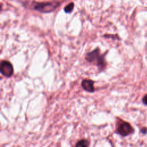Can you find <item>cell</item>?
Returning a JSON list of instances; mask_svg holds the SVG:
<instances>
[{
	"label": "cell",
	"mask_w": 147,
	"mask_h": 147,
	"mask_svg": "<svg viewBox=\"0 0 147 147\" xmlns=\"http://www.w3.org/2000/svg\"><path fill=\"white\" fill-rule=\"evenodd\" d=\"M105 55H100V50L98 48L87 53L86 55V60L90 63H96L99 69L103 70L106 66V62L105 59Z\"/></svg>",
	"instance_id": "6da1fadb"
},
{
	"label": "cell",
	"mask_w": 147,
	"mask_h": 147,
	"mask_svg": "<svg viewBox=\"0 0 147 147\" xmlns=\"http://www.w3.org/2000/svg\"><path fill=\"white\" fill-rule=\"evenodd\" d=\"M134 130L131 126L127 122L121 123L117 128V133L122 136H127L133 132Z\"/></svg>",
	"instance_id": "277c9868"
},
{
	"label": "cell",
	"mask_w": 147,
	"mask_h": 147,
	"mask_svg": "<svg viewBox=\"0 0 147 147\" xmlns=\"http://www.w3.org/2000/svg\"><path fill=\"white\" fill-rule=\"evenodd\" d=\"M89 145H90V143L88 141L85 139H83L79 141L76 143L75 147H89Z\"/></svg>",
	"instance_id": "8992f818"
},
{
	"label": "cell",
	"mask_w": 147,
	"mask_h": 147,
	"mask_svg": "<svg viewBox=\"0 0 147 147\" xmlns=\"http://www.w3.org/2000/svg\"><path fill=\"white\" fill-rule=\"evenodd\" d=\"M142 101H143V103L145 105H147V95H145L142 99Z\"/></svg>",
	"instance_id": "ba28073f"
},
{
	"label": "cell",
	"mask_w": 147,
	"mask_h": 147,
	"mask_svg": "<svg viewBox=\"0 0 147 147\" xmlns=\"http://www.w3.org/2000/svg\"><path fill=\"white\" fill-rule=\"evenodd\" d=\"M74 8V3L72 2H71L68 4H67L64 7V10L66 13H70L72 11Z\"/></svg>",
	"instance_id": "52a82bcc"
},
{
	"label": "cell",
	"mask_w": 147,
	"mask_h": 147,
	"mask_svg": "<svg viewBox=\"0 0 147 147\" xmlns=\"http://www.w3.org/2000/svg\"><path fill=\"white\" fill-rule=\"evenodd\" d=\"M94 82L91 79H85L82 80L81 83L82 87L86 91L88 92H93L95 91L94 86Z\"/></svg>",
	"instance_id": "5b68a950"
},
{
	"label": "cell",
	"mask_w": 147,
	"mask_h": 147,
	"mask_svg": "<svg viewBox=\"0 0 147 147\" xmlns=\"http://www.w3.org/2000/svg\"><path fill=\"white\" fill-rule=\"evenodd\" d=\"M33 10H37L42 13H49L55 10L59 5V2H34Z\"/></svg>",
	"instance_id": "7a4b0ae2"
},
{
	"label": "cell",
	"mask_w": 147,
	"mask_h": 147,
	"mask_svg": "<svg viewBox=\"0 0 147 147\" xmlns=\"http://www.w3.org/2000/svg\"><path fill=\"white\" fill-rule=\"evenodd\" d=\"M141 131L143 133H146V131H147V129L146 128H143L142 130H141Z\"/></svg>",
	"instance_id": "9c48e42d"
},
{
	"label": "cell",
	"mask_w": 147,
	"mask_h": 147,
	"mask_svg": "<svg viewBox=\"0 0 147 147\" xmlns=\"http://www.w3.org/2000/svg\"><path fill=\"white\" fill-rule=\"evenodd\" d=\"M1 73L3 76L9 78L13 74V67L10 62L7 60H2L1 63Z\"/></svg>",
	"instance_id": "3957f363"
}]
</instances>
